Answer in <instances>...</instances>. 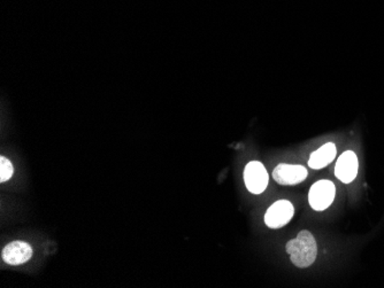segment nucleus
<instances>
[{
    "mask_svg": "<svg viewBox=\"0 0 384 288\" xmlns=\"http://www.w3.org/2000/svg\"><path fill=\"white\" fill-rule=\"evenodd\" d=\"M287 254L290 255L292 264L297 268H309L316 260L318 246L312 233L306 230L300 231L296 239H292L285 245Z\"/></svg>",
    "mask_w": 384,
    "mask_h": 288,
    "instance_id": "f257e3e1",
    "label": "nucleus"
},
{
    "mask_svg": "<svg viewBox=\"0 0 384 288\" xmlns=\"http://www.w3.org/2000/svg\"><path fill=\"white\" fill-rule=\"evenodd\" d=\"M335 196L336 187L333 182L327 180H318L309 189V205L314 211H326L334 202Z\"/></svg>",
    "mask_w": 384,
    "mask_h": 288,
    "instance_id": "f03ea898",
    "label": "nucleus"
},
{
    "mask_svg": "<svg viewBox=\"0 0 384 288\" xmlns=\"http://www.w3.org/2000/svg\"><path fill=\"white\" fill-rule=\"evenodd\" d=\"M268 173L259 161H251L244 169V182L253 194H261L268 185Z\"/></svg>",
    "mask_w": 384,
    "mask_h": 288,
    "instance_id": "7ed1b4c3",
    "label": "nucleus"
},
{
    "mask_svg": "<svg viewBox=\"0 0 384 288\" xmlns=\"http://www.w3.org/2000/svg\"><path fill=\"white\" fill-rule=\"evenodd\" d=\"M294 215V205L290 201L278 200L266 211L265 223L271 229H280L287 225Z\"/></svg>",
    "mask_w": 384,
    "mask_h": 288,
    "instance_id": "20e7f679",
    "label": "nucleus"
},
{
    "mask_svg": "<svg viewBox=\"0 0 384 288\" xmlns=\"http://www.w3.org/2000/svg\"><path fill=\"white\" fill-rule=\"evenodd\" d=\"M359 170V161L352 151H347L338 158L335 167V176L344 184L352 183Z\"/></svg>",
    "mask_w": 384,
    "mask_h": 288,
    "instance_id": "39448f33",
    "label": "nucleus"
},
{
    "mask_svg": "<svg viewBox=\"0 0 384 288\" xmlns=\"http://www.w3.org/2000/svg\"><path fill=\"white\" fill-rule=\"evenodd\" d=\"M306 168L303 165H278L273 171V178L280 185H297L307 178Z\"/></svg>",
    "mask_w": 384,
    "mask_h": 288,
    "instance_id": "423d86ee",
    "label": "nucleus"
},
{
    "mask_svg": "<svg viewBox=\"0 0 384 288\" xmlns=\"http://www.w3.org/2000/svg\"><path fill=\"white\" fill-rule=\"evenodd\" d=\"M32 256V246L25 242H13L3 249L4 262L10 265H20L28 262Z\"/></svg>",
    "mask_w": 384,
    "mask_h": 288,
    "instance_id": "0eeeda50",
    "label": "nucleus"
},
{
    "mask_svg": "<svg viewBox=\"0 0 384 288\" xmlns=\"http://www.w3.org/2000/svg\"><path fill=\"white\" fill-rule=\"evenodd\" d=\"M336 154H337V149H336L335 144H325L320 149H316V152L311 154L309 165L314 170L322 169V168L327 167V165H330L331 162L334 161Z\"/></svg>",
    "mask_w": 384,
    "mask_h": 288,
    "instance_id": "6e6552de",
    "label": "nucleus"
},
{
    "mask_svg": "<svg viewBox=\"0 0 384 288\" xmlns=\"http://www.w3.org/2000/svg\"><path fill=\"white\" fill-rule=\"evenodd\" d=\"M14 173L12 162L5 156L0 158V182L5 183L7 180H11Z\"/></svg>",
    "mask_w": 384,
    "mask_h": 288,
    "instance_id": "1a4fd4ad",
    "label": "nucleus"
}]
</instances>
